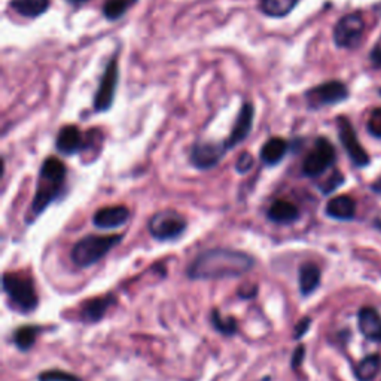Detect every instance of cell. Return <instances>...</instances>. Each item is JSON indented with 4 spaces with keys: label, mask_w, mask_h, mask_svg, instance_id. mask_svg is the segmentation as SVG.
<instances>
[{
    "label": "cell",
    "mask_w": 381,
    "mask_h": 381,
    "mask_svg": "<svg viewBox=\"0 0 381 381\" xmlns=\"http://www.w3.org/2000/svg\"><path fill=\"white\" fill-rule=\"evenodd\" d=\"M321 268L314 262H304L300 267V291L304 296L311 295L321 284Z\"/></svg>",
    "instance_id": "cell-20"
},
{
    "label": "cell",
    "mask_w": 381,
    "mask_h": 381,
    "mask_svg": "<svg viewBox=\"0 0 381 381\" xmlns=\"http://www.w3.org/2000/svg\"><path fill=\"white\" fill-rule=\"evenodd\" d=\"M39 381H81V378H78L73 374H69L66 371H58V369H54V371L42 373L39 375Z\"/></svg>",
    "instance_id": "cell-27"
},
{
    "label": "cell",
    "mask_w": 381,
    "mask_h": 381,
    "mask_svg": "<svg viewBox=\"0 0 381 381\" xmlns=\"http://www.w3.org/2000/svg\"><path fill=\"white\" fill-rule=\"evenodd\" d=\"M368 133L375 139H381V108L375 109L368 121Z\"/></svg>",
    "instance_id": "cell-30"
},
{
    "label": "cell",
    "mask_w": 381,
    "mask_h": 381,
    "mask_svg": "<svg viewBox=\"0 0 381 381\" xmlns=\"http://www.w3.org/2000/svg\"><path fill=\"white\" fill-rule=\"evenodd\" d=\"M67 181V167L56 156H48L42 163L36 181V193L29 211V222H33L60 198Z\"/></svg>",
    "instance_id": "cell-2"
},
{
    "label": "cell",
    "mask_w": 381,
    "mask_h": 381,
    "mask_svg": "<svg viewBox=\"0 0 381 381\" xmlns=\"http://www.w3.org/2000/svg\"><path fill=\"white\" fill-rule=\"evenodd\" d=\"M253 164H255V160H253V156L249 152H241L240 156L237 158L236 170L240 175H246V173H249L252 170Z\"/></svg>",
    "instance_id": "cell-29"
},
{
    "label": "cell",
    "mask_w": 381,
    "mask_h": 381,
    "mask_svg": "<svg viewBox=\"0 0 381 381\" xmlns=\"http://www.w3.org/2000/svg\"><path fill=\"white\" fill-rule=\"evenodd\" d=\"M211 323L216 327V331L225 335H232L237 331V322L234 317H227V319H224L218 309L211 311Z\"/></svg>",
    "instance_id": "cell-26"
},
{
    "label": "cell",
    "mask_w": 381,
    "mask_h": 381,
    "mask_svg": "<svg viewBox=\"0 0 381 381\" xmlns=\"http://www.w3.org/2000/svg\"><path fill=\"white\" fill-rule=\"evenodd\" d=\"M67 2L72 3V5H75V6H81V5H83V3L90 2V0H67Z\"/></svg>",
    "instance_id": "cell-36"
},
{
    "label": "cell",
    "mask_w": 381,
    "mask_h": 381,
    "mask_svg": "<svg viewBox=\"0 0 381 381\" xmlns=\"http://www.w3.org/2000/svg\"><path fill=\"white\" fill-rule=\"evenodd\" d=\"M115 304L113 295L108 296H97L87 301L82 307V317L88 322H97L109 310V307Z\"/></svg>",
    "instance_id": "cell-21"
},
{
    "label": "cell",
    "mask_w": 381,
    "mask_h": 381,
    "mask_svg": "<svg viewBox=\"0 0 381 381\" xmlns=\"http://www.w3.org/2000/svg\"><path fill=\"white\" fill-rule=\"evenodd\" d=\"M301 0H259V9L270 18H284L298 6Z\"/></svg>",
    "instance_id": "cell-22"
},
{
    "label": "cell",
    "mask_w": 381,
    "mask_h": 381,
    "mask_svg": "<svg viewBox=\"0 0 381 381\" xmlns=\"http://www.w3.org/2000/svg\"><path fill=\"white\" fill-rule=\"evenodd\" d=\"M227 149L224 143L215 142H198L190 149V164H193L197 170H210L219 164L222 156L225 155Z\"/></svg>",
    "instance_id": "cell-12"
},
{
    "label": "cell",
    "mask_w": 381,
    "mask_h": 381,
    "mask_svg": "<svg viewBox=\"0 0 381 381\" xmlns=\"http://www.w3.org/2000/svg\"><path fill=\"white\" fill-rule=\"evenodd\" d=\"M325 213L335 220H352L356 216V201L350 195L332 197L327 201Z\"/></svg>",
    "instance_id": "cell-16"
},
{
    "label": "cell",
    "mask_w": 381,
    "mask_h": 381,
    "mask_svg": "<svg viewBox=\"0 0 381 381\" xmlns=\"http://www.w3.org/2000/svg\"><path fill=\"white\" fill-rule=\"evenodd\" d=\"M310 325H311L310 317H304V319H301L298 322V325L295 326V331H293L295 340H300V338H302L307 334V331L310 330Z\"/></svg>",
    "instance_id": "cell-31"
},
{
    "label": "cell",
    "mask_w": 381,
    "mask_h": 381,
    "mask_svg": "<svg viewBox=\"0 0 381 381\" xmlns=\"http://www.w3.org/2000/svg\"><path fill=\"white\" fill-rule=\"evenodd\" d=\"M304 356H305V347L304 346H298L295 348V352L292 355V368L296 369L300 368L302 361H304Z\"/></svg>",
    "instance_id": "cell-32"
},
{
    "label": "cell",
    "mask_w": 381,
    "mask_h": 381,
    "mask_svg": "<svg viewBox=\"0 0 381 381\" xmlns=\"http://www.w3.org/2000/svg\"><path fill=\"white\" fill-rule=\"evenodd\" d=\"M253 121H255V106L250 102L243 103L234 121V125H232V129L229 131V136L227 137L225 142H222L227 151L234 149L237 145L248 139L253 129Z\"/></svg>",
    "instance_id": "cell-11"
},
{
    "label": "cell",
    "mask_w": 381,
    "mask_h": 381,
    "mask_svg": "<svg viewBox=\"0 0 381 381\" xmlns=\"http://www.w3.org/2000/svg\"><path fill=\"white\" fill-rule=\"evenodd\" d=\"M86 142L83 136L76 125H66L58 131L56 139V149L63 155H75L79 154Z\"/></svg>",
    "instance_id": "cell-15"
},
{
    "label": "cell",
    "mask_w": 381,
    "mask_h": 381,
    "mask_svg": "<svg viewBox=\"0 0 381 381\" xmlns=\"http://www.w3.org/2000/svg\"><path fill=\"white\" fill-rule=\"evenodd\" d=\"M130 219V210L127 206H108L95 211L92 224L100 229H113L125 225Z\"/></svg>",
    "instance_id": "cell-13"
},
{
    "label": "cell",
    "mask_w": 381,
    "mask_h": 381,
    "mask_svg": "<svg viewBox=\"0 0 381 381\" xmlns=\"http://www.w3.org/2000/svg\"><path fill=\"white\" fill-rule=\"evenodd\" d=\"M378 92H380V95H381V88H380V90H378Z\"/></svg>",
    "instance_id": "cell-38"
},
{
    "label": "cell",
    "mask_w": 381,
    "mask_h": 381,
    "mask_svg": "<svg viewBox=\"0 0 381 381\" xmlns=\"http://www.w3.org/2000/svg\"><path fill=\"white\" fill-rule=\"evenodd\" d=\"M120 81V66H118V56H113L108 65L104 67L103 75L100 78L97 92L94 95V111L103 113L109 111L113 104L116 87Z\"/></svg>",
    "instance_id": "cell-9"
},
{
    "label": "cell",
    "mask_w": 381,
    "mask_h": 381,
    "mask_svg": "<svg viewBox=\"0 0 381 381\" xmlns=\"http://www.w3.org/2000/svg\"><path fill=\"white\" fill-rule=\"evenodd\" d=\"M38 337V327L36 326H21L19 330L14 334V343L19 348V350H29L33 347Z\"/></svg>",
    "instance_id": "cell-25"
},
{
    "label": "cell",
    "mask_w": 381,
    "mask_h": 381,
    "mask_svg": "<svg viewBox=\"0 0 381 381\" xmlns=\"http://www.w3.org/2000/svg\"><path fill=\"white\" fill-rule=\"evenodd\" d=\"M359 331L371 343H381V314L374 307H364L357 314Z\"/></svg>",
    "instance_id": "cell-14"
},
{
    "label": "cell",
    "mask_w": 381,
    "mask_h": 381,
    "mask_svg": "<svg viewBox=\"0 0 381 381\" xmlns=\"http://www.w3.org/2000/svg\"><path fill=\"white\" fill-rule=\"evenodd\" d=\"M337 151L326 137H317L313 149L307 154L301 167L305 177H319L335 164Z\"/></svg>",
    "instance_id": "cell-5"
},
{
    "label": "cell",
    "mask_w": 381,
    "mask_h": 381,
    "mask_svg": "<svg viewBox=\"0 0 381 381\" xmlns=\"http://www.w3.org/2000/svg\"><path fill=\"white\" fill-rule=\"evenodd\" d=\"M348 88L341 81H327L305 91L304 97L309 108L313 111L326 108V106H335L348 99Z\"/></svg>",
    "instance_id": "cell-7"
},
{
    "label": "cell",
    "mask_w": 381,
    "mask_h": 381,
    "mask_svg": "<svg viewBox=\"0 0 381 381\" xmlns=\"http://www.w3.org/2000/svg\"><path fill=\"white\" fill-rule=\"evenodd\" d=\"M255 259L249 253L234 249H209L201 252L186 270L193 280H219L240 277L249 273Z\"/></svg>",
    "instance_id": "cell-1"
},
{
    "label": "cell",
    "mask_w": 381,
    "mask_h": 381,
    "mask_svg": "<svg viewBox=\"0 0 381 381\" xmlns=\"http://www.w3.org/2000/svg\"><path fill=\"white\" fill-rule=\"evenodd\" d=\"M344 181H346V179H344V176H343L341 172H334V173L331 175V177L327 179V181L323 184V186H322V193L326 194V195H327V194H331V193H334L335 189H338V188H340V186L344 184Z\"/></svg>",
    "instance_id": "cell-28"
},
{
    "label": "cell",
    "mask_w": 381,
    "mask_h": 381,
    "mask_svg": "<svg viewBox=\"0 0 381 381\" xmlns=\"http://www.w3.org/2000/svg\"><path fill=\"white\" fill-rule=\"evenodd\" d=\"M371 189L374 190L375 194H381V179H378V181H375L371 186Z\"/></svg>",
    "instance_id": "cell-35"
},
{
    "label": "cell",
    "mask_w": 381,
    "mask_h": 381,
    "mask_svg": "<svg viewBox=\"0 0 381 381\" xmlns=\"http://www.w3.org/2000/svg\"><path fill=\"white\" fill-rule=\"evenodd\" d=\"M2 282L3 291L9 296L15 309L24 313H30L36 309L39 298L35 289V283L29 274L21 271L5 273Z\"/></svg>",
    "instance_id": "cell-4"
},
{
    "label": "cell",
    "mask_w": 381,
    "mask_h": 381,
    "mask_svg": "<svg viewBox=\"0 0 381 381\" xmlns=\"http://www.w3.org/2000/svg\"><path fill=\"white\" fill-rule=\"evenodd\" d=\"M257 286L255 284H245V288H241L238 291V295L243 296V298H252V296L257 295Z\"/></svg>",
    "instance_id": "cell-34"
},
{
    "label": "cell",
    "mask_w": 381,
    "mask_h": 381,
    "mask_svg": "<svg viewBox=\"0 0 381 381\" xmlns=\"http://www.w3.org/2000/svg\"><path fill=\"white\" fill-rule=\"evenodd\" d=\"M122 240V236H87L81 238L72 249V261L75 266L81 268H87L94 266L95 262L103 259L108 253L118 246Z\"/></svg>",
    "instance_id": "cell-3"
},
{
    "label": "cell",
    "mask_w": 381,
    "mask_h": 381,
    "mask_svg": "<svg viewBox=\"0 0 381 381\" xmlns=\"http://www.w3.org/2000/svg\"><path fill=\"white\" fill-rule=\"evenodd\" d=\"M136 2V0H108L103 5V15L111 21L120 19L122 15H125L127 10Z\"/></svg>",
    "instance_id": "cell-24"
},
{
    "label": "cell",
    "mask_w": 381,
    "mask_h": 381,
    "mask_svg": "<svg viewBox=\"0 0 381 381\" xmlns=\"http://www.w3.org/2000/svg\"><path fill=\"white\" fill-rule=\"evenodd\" d=\"M369 60H371L373 66L381 69V45H375L371 52H369Z\"/></svg>",
    "instance_id": "cell-33"
},
{
    "label": "cell",
    "mask_w": 381,
    "mask_h": 381,
    "mask_svg": "<svg viewBox=\"0 0 381 381\" xmlns=\"http://www.w3.org/2000/svg\"><path fill=\"white\" fill-rule=\"evenodd\" d=\"M51 0H10L9 6L24 18L35 19L44 15L49 9Z\"/></svg>",
    "instance_id": "cell-19"
},
{
    "label": "cell",
    "mask_w": 381,
    "mask_h": 381,
    "mask_svg": "<svg viewBox=\"0 0 381 381\" xmlns=\"http://www.w3.org/2000/svg\"><path fill=\"white\" fill-rule=\"evenodd\" d=\"M267 218L279 225H289L300 219V209L288 200H276L267 211Z\"/></svg>",
    "instance_id": "cell-17"
},
{
    "label": "cell",
    "mask_w": 381,
    "mask_h": 381,
    "mask_svg": "<svg viewBox=\"0 0 381 381\" xmlns=\"http://www.w3.org/2000/svg\"><path fill=\"white\" fill-rule=\"evenodd\" d=\"M337 127H338V137H340V142L344 147V151L348 155V158H350L353 165L357 168L368 167L369 163H371V158H369L365 147L361 145V142H359L353 124L348 121V118H346V116H338Z\"/></svg>",
    "instance_id": "cell-10"
},
{
    "label": "cell",
    "mask_w": 381,
    "mask_h": 381,
    "mask_svg": "<svg viewBox=\"0 0 381 381\" xmlns=\"http://www.w3.org/2000/svg\"><path fill=\"white\" fill-rule=\"evenodd\" d=\"M374 225L378 228V229H381V219H378V220H375L374 222Z\"/></svg>",
    "instance_id": "cell-37"
},
{
    "label": "cell",
    "mask_w": 381,
    "mask_h": 381,
    "mask_svg": "<svg viewBox=\"0 0 381 381\" xmlns=\"http://www.w3.org/2000/svg\"><path fill=\"white\" fill-rule=\"evenodd\" d=\"M380 366H381L380 355L377 353L369 355L357 364L355 369V375L359 381H373L380 371Z\"/></svg>",
    "instance_id": "cell-23"
},
{
    "label": "cell",
    "mask_w": 381,
    "mask_h": 381,
    "mask_svg": "<svg viewBox=\"0 0 381 381\" xmlns=\"http://www.w3.org/2000/svg\"><path fill=\"white\" fill-rule=\"evenodd\" d=\"M365 21L361 13H352L341 17L334 27V42L341 49H353L359 47L364 38Z\"/></svg>",
    "instance_id": "cell-8"
},
{
    "label": "cell",
    "mask_w": 381,
    "mask_h": 381,
    "mask_svg": "<svg viewBox=\"0 0 381 381\" xmlns=\"http://www.w3.org/2000/svg\"><path fill=\"white\" fill-rule=\"evenodd\" d=\"M188 227L186 219L176 210H161L155 213L147 224L151 236L160 241H168L181 237Z\"/></svg>",
    "instance_id": "cell-6"
},
{
    "label": "cell",
    "mask_w": 381,
    "mask_h": 381,
    "mask_svg": "<svg viewBox=\"0 0 381 381\" xmlns=\"http://www.w3.org/2000/svg\"><path fill=\"white\" fill-rule=\"evenodd\" d=\"M289 151V143L282 137H271L261 147V161L264 165L274 167L282 163L283 158Z\"/></svg>",
    "instance_id": "cell-18"
}]
</instances>
